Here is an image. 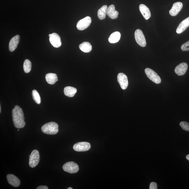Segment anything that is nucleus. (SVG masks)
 I'll return each mask as SVG.
<instances>
[{
	"label": "nucleus",
	"instance_id": "obj_1",
	"mask_svg": "<svg viewBox=\"0 0 189 189\" xmlns=\"http://www.w3.org/2000/svg\"><path fill=\"white\" fill-rule=\"evenodd\" d=\"M12 119L14 126L18 129L24 128L25 126L24 114L20 106H16L12 110Z\"/></svg>",
	"mask_w": 189,
	"mask_h": 189
},
{
	"label": "nucleus",
	"instance_id": "obj_2",
	"mask_svg": "<svg viewBox=\"0 0 189 189\" xmlns=\"http://www.w3.org/2000/svg\"><path fill=\"white\" fill-rule=\"evenodd\" d=\"M58 125L56 123L50 122L43 125L42 127V130L45 134L54 135L58 133Z\"/></svg>",
	"mask_w": 189,
	"mask_h": 189
},
{
	"label": "nucleus",
	"instance_id": "obj_3",
	"mask_svg": "<svg viewBox=\"0 0 189 189\" xmlns=\"http://www.w3.org/2000/svg\"><path fill=\"white\" fill-rule=\"evenodd\" d=\"M40 159L39 152L36 150L33 151L31 153L29 158V165L31 167L34 168L38 165Z\"/></svg>",
	"mask_w": 189,
	"mask_h": 189
},
{
	"label": "nucleus",
	"instance_id": "obj_4",
	"mask_svg": "<svg viewBox=\"0 0 189 189\" xmlns=\"http://www.w3.org/2000/svg\"><path fill=\"white\" fill-rule=\"evenodd\" d=\"M63 168L65 171L71 174L76 173L79 171V166L74 162L71 161L67 162L63 165Z\"/></svg>",
	"mask_w": 189,
	"mask_h": 189
},
{
	"label": "nucleus",
	"instance_id": "obj_5",
	"mask_svg": "<svg viewBox=\"0 0 189 189\" xmlns=\"http://www.w3.org/2000/svg\"><path fill=\"white\" fill-rule=\"evenodd\" d=\"M145 71L147 77L154 83L156 84H159L161 83V78L153 70L149 68H147L145 69Z\"/></svg>",
	"mask_w": 189,
	"mask_h": 189
},
{
	"label": "nucleus",
	"instance_id": "obj_6",
	"mask_svg": "<svg viewBox=\"0 0 189 189\" xmlns=\"http://www.w3.org/2000/svg\"><path fill=\"white\" fill-rule=\"evenodd\" d=\"M135 41L140 46L142 47L146 46L147 42L145 36L141 30L137 29L135 31Z\"/></svg>",
	"mask_w": 189,
	"mask_h": 189
},
{
	"label": "nucleus",
	"instance_id": "obj_7",
	"mask_svg": "<svg viewBox=\"0 0 189 189\" xmlns=\"http://www.w3.org/2000/svg\"><path fill=\"white\" fill-rule=\"evenodd\" d=\"M91 23V18L87 16L78 22L77 27L78 30L83 31L89 27Z\"/></svg>",
	"mask_w": 189,
	"mask_h": 189
},
{
	"label": "nucleus",
	"instance_id": "obj_8",
	"mask_svg": "<svg viewBox=\"0 0 189 189\" xmlns=\"http://www.w3.org/2000/svg\"><path fill=\"white\" fill-rule=\"evenodd\" d=\"M91 148V145L87 142H81L75 144L74 145L73 149L77 152H84L89 150Z\"/></svg>",
	"mask_w": 189,
	"mask_h": 189
},
{
	"label": "nucleus",
	"instance_id": "obj_9",
	"mask_svg": "<svg viewBox=\"0 0 189 189\" xmlns=\"http://www.w3.org/2000/svg\"><path fill=\"white\" fill-rule=\"evenodd\" d=\"M50 42L52 46L55 48H59L61 45V38L59 35L56 33H53L49 35Z\"/></svg>",
	"mask_w": 189,
	"mask_h": 189
},
{
	"label": "nucleus",
	"instance_id": "obj_10",
	"mask_svg": "<svg viewBox=\"0 0 189 189\" xmlns=\"http://www.w3.org/2000/svg\"><path fill=\"white\" fill-rule=\"evenodd\" d=\"M118 80L121 88L126 89L128 86V81L127 76L123 73H119L118 76Z\"/></svg>",
	"mask_w": 189,
	"mask_h": 189
},
{
	"label": "nucleus",
	"instance_id": "obj_11",
	"mask_svg": "<svg viewBox=\"0 0 189 189\" xmlns=\"http://www.w3.org/2000/svg\"><path fill=\"white\" fill-rule=\"evenodd\" d=\"M188 65L187 63H183L177 65L175 69V73L178 75L182 76L186 73L188 69Z\"/></svg>",
	"mask_w": 189,
	"mask_h": 189
},
{
	"label": "nucleus",
	"instance_id": "obj_12",
	"mask_svg": "<svg viewBox=\"0 0 189 189\" xmlns=\"http://www.w3.org/2000/svg\"><path fill=\"white\" fill-rule=\"evenodd\" d=\"M183 4L180 2L174 3L171 9L170 10L169 13L170 16H175L177 15L182 9Z\"/></svg>",
	"mask_w": 189,
	"mask_h": 189
},
{
	"label": "nucleus",
	"instance_id": "obj_13",
	"mask_svg": "<svg viewBox=\"0 0 189 189\" xmlns=\"http://www.w3.org/2000/svg\"><path fill=\"white\" fill-rule=\"evenodd\" d=\"M7 181L9 183L14 187H19L20 184V180L17 177L13 174H8L7 176Z\"/></svg>",
	"mask_w": 189,
	"mask_h": 189
},
{
	"label": "nucleus",
	"instance_id": "obj_14",
	"mask_svg": "<svg viewBox=\"0 0 189 189\" xmlns=\"http://www.w3.org/2000/svg\"><path fill=\"white\" fill-rule=\"evenodd\" d=\"M20 38V36L17 35L12 38L10 41L9 44V50L10 52H13L17 48L19 42Z\"/></svg>",
	"mask_w": 189,
	"mask_h": 189
},
{
	"label": "nucleus",
	"instance_id": "obj_15",
	"mask_svg": "<svg viewBox=\"0 0 189 189\" xmlns=\"http://www.w3.org/2000/svg\"><path fill=\"white\" fill-rule=\"evenodd\" d=\"M106 14L109 17L112 19H117L118 17V12L116 11L114 5H111L107 9Z\"/></svg>",
	"mask_w": 189,
	"mask_h": 189
},
{
	"label": "nucleus",
	"instance_id": "obj_16",
	"mask_svg": "<svg viewBox=\"0 0 189 189\" xmlns=\"http://www.w3.org/2000/svg\"><path fill=\"white\" fill-rule=\"evenodd\" d=\"M189 26V17L187 18L181 22L176 29V33L178 34L182 33Z\"/></svg>",
	"mask_w": 189,
	"mask_h": 189
},
{
	"label": "nucleus",
	"instance_id": "obj_17",
	"mask_svg": "<svg viewBox=\"0 0 189 189\" xmlns=\"http://www.w3.org/2000/svg\"><path fill=\"white\" fill-rule=\"evenodd\" d=\"M139 9L142 15L146 20L149 19L151 16L150 11L146 6L143 4L139 5Z\"/></svg>",
	"mask_w": 189,
	"mask_h": 189
},
{
	"label": "nucleus",
	"instance_id": "obj_18",
	"mask_svg": "<svg viewBox=\"0 0 189 189\" xmlns=\"http://www.w3.org/2000/svg\"><path fill=\"white\" fill-rule=\"evenodd\" d=\"M45 78L47 83L51 85H54L58 81L56 74L54 73H50L47 74Z\"/></svg>",
	"mask_w": 189,
	"mask_h": 189
},
{
	"label": "nucleus",
	"instance_id": "obj_19",
	"mask_svg": "<svg viewBox=\"0 0 189 189\" xmlns=\"http://www.w3.org/2000/svg\"><path fill=\"white\" fill-rule=\"evenodd\" d=\"M121 37V34L120 32H114L111 34L109 37V42L112 44H114V43L118 42L120 40Z\"/></svg>",
	"mask_w": 189,
	"mask_h": 189
},
{
	"label": "nucleus",
	"instance_id": "obj_20",
	"mask_svg": "<svg viewBox=\"0 0 189 189\" xmlns=\"http://www.w3.org/2000/svg\"><path fill=\"white\" fill-rule=\"evenodd\" d=\"M77 91L76 88L68 86L64 88V92L65 96H68L69 97H73L75 95Z\"/></svg>",
	"mask_w": 189,
	"mask_h": 189
},
{
	"label": "nucleus",
	"instance_id": "obj_21",
	"mask_svg": "<svg viewBox=\"0 0 189 189\" xmlns=\"http://www.w3.org/2000/svg\"><path fill=\"white\" fill-rule=\"evenodd\" d=\"M80 50L85 53H89L92 50V47L90 43L84 42L79 45Z\"/></svg>",
	"mask_w": 189,
	"mask_h": 189
},
{
	"label": "nucleus",
	"instance_id": "obj_22",
	"mask_svg": "<svg viewBox=\"0 0 189 189\" xmlns=\"http://www.w3.org/2000/svg\"><path fill=\"white\" fill-rule=\"evenodd\" d=\"M108 7L106 5H104L98 10L97 12L98 17L100 20H103L106 17L107 9Z\"/></svg>",
	"mask_w": 189,
	"mask_h": 189
},
{
	"label": "nucleus",
	"instance_id": "obj_23",
	"mask_svg": "<svg viewBox=\"0 0 189 189\" xmlns=\"http://www.w3.org/2000/svg\"><path fill=\"white\" fill-rule=\"evenodd\" d=\"M32 63L28 59L25 60V61L23 68L25 72L28 73L30 72L31 70Z\"/></svg>",
	"mask_w": 189,
	"mask_h": 189
},
{
	"label": "nucleus",
	"instance_id": "obj_24",
	"mask_svg": "<svg viewBox=\"0 0 189 189\" xmlns=\"http://www.w3.org/2000/svg\"><path fill=\"white\" fill-rule=\"evenodd\" d=\"M32 96L34 101L37 104H40L41 103V98L38 92L36 90H33L32 92Z\"/></svg>",
	"mask_w": 189,
	"mask_h": 189
},
{
	"label": "nucleus",
	"instance_id": "obj_25",
	"mask_svg": "<svg viewBox=\"0 0 189 189\" xmlns=\"http://www.w3.org/2000/svg\"><path fill=\"white\" fill-rule=\"evenodd\" d=\"M180 125L184 130L189 131V123L186 122H182L180 123Z\"/></svg>",
	"mask_w": 189,
	"mask_h": 189
},
{
	"label": "nucleus",
	"instance_id": "obj_26",
	"mask_svg": "<svg viewBox=\"0 0 189 189\" xmlns=\"http://www.w3.org/2000/svg\"><path fill=\"white\" fill-rule=\"evenodd\" d=\"M181 49L183 51H189V41L182 45Z\"/></svg>",
	"mask_w": 189,
	"mask_h": 189
},
{
	"label": "nucleus",
	"instance_id": "obj_27",
	"mask_svg": "<svg viewBox=\"0 0 189 189\" xmlns=\"http://www.w3.org/2000/svg\"><path fill=\"white\" fill-rule=\"evenodd\" d=\"M150 189H157V184L155 182H152L150 184Z\"/></svg>",
	"mask_w": 189,
	"mask_h": 189
},
{
	"label": "nucleus",
	"instance_id": "obj_28",
	"mask_svg": "<svg viewBox=\"0 0 189 189\" xmlns=\"http://www.w3.org/2000/svg\"><path fill=\"white\" fill-rule=\"evenodd\" d=\"M36 189H48V187L46 186H40L38 187Z\"/></svg>",
	"mask_w": 189,
	"mask_h": 189
},
{
	"label": "nucleus",
	"instance_id": "obj_29",
	"mask_svg": "<svg viewBox=\"0 0 189 189\" xmlns=\"http://www.w3.org/2000/svg\"><path fill=\"white\" fill-rule=\"evenodd\" d=\"M186 159L188 160L189 161V155H188L186 156Z\"/></svg>",
	"mask_w": 189,
	"mask_h": 189
},
{
	"label": "nucleus",
	"instance_id": "obj_30",
	"mask_svg": "<svg viewBox=\"0 0 189 189\" xmlns=\"http://www.w3.org/2000/svg\"><path fill=\"white\" fill-rule=\"evenodd\" d=\"M73 188H67V189H73Z\"/></svg>",
	"mask_w": 189,
	"mask_h": 189
},
{
	"label": "nucleus",
	"instance_id": "obj_31",
	"mask_svg": "<svg viewBox=\"0 0 189 189\" xmlns=\"http://www.w3.org/2000/svg\"><path fill=\"white\" fill-rule=\"evenodd\" d=\"M1 106H0V112H1Z\"/></svg>",
	"mask_w": 189,
	"mask_h": 189
},
{
	"label": "nucleus",
	"instance_id": "obj_32",
	"mask_svg": "<svg viewBox=\"0 0 189 189\" xmlns=\"http://www.w3.org/2000/svg\"><path fill=\"white\" fill-rule=\"evenodd\" d=\"M30 155H29L28 156L29 157H30Z\"/></svg>",
	"mask_w": 189,
	"mask_h": 189
},
{
	"label": "nucleus",
	"instance_id": "obj_33",
	"mask_svg": "<svg viewBox=\"0 0 189 189\" xmlns=\"http://www.w3.org/2000/svg\"><path fill=\"white\" fill-rule=\"evenodd\" d=\"M18 131H19V129H18Z\"/></svg>",
	"mask_w": 189,
	"mask_h": 189
}]
</instances>
